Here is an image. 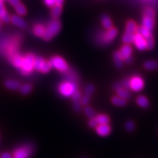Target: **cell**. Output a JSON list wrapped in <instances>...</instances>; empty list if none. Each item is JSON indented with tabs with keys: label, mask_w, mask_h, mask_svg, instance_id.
<instances>
[{
	"label": "cell",
	"mask_w": 158,
	"mask_h": 158,
	"mask_svg": "<svg viewBox=\"0 0 158 158\" xmlns=\"http://www.w3.org/2000/svg\"><path fill=\"white\" fill-rule=\"evenodd\" d=\"M59 92L64 97H72L76 91L78 90V86L75 81L69 80L62 82L58 87Z\"/></svg>",
	"instance_id": "6da1fadb"
},
{
	"label": "cell",
	"mask_w": 158,
	"mask_h": 158,
	"mask_svg": "<svg viewBox=\"0 0 158 158\" xmlns=\"http://www.w3.org/2000/svg\"><path fill=\"white\" fill-rule=\"evenodd\" d=\"M61 28V23L58 19H53L49 22L46 28V32L43 38L46 41H49L60 32Z\"/></svg>",
	"instance_id": "7a4b0ae2"
},
{
	"label": "cell",
	"mask_w": 158,
	"mask_h": 158,
	"mask_svg": "<svg viewBox=\"0 0 158 158\" xmlns=\"http://www.w3.org/2000/svg\"><path fill=\"white\" fill-rule=\"evenodd\" d=\"M35 57L32 54H27L23 57L21 71L24 75H29L34 70V62Z\"/></svg>",
	"instance_id": "3957f363"
},
{
	"label": "cell",
	"mask_w": 158,
	"mask_h": 158,
	"mask_svg": "<svg viewBox=\"0 0 158 158\" xmlns=\"http://www.w3.org/2000/svg\"><path fill=\"white\" fill-rule=\"evenodd\" d=\"M52 68L60 72H66L69 69V65L66 61L61 56H56L52 57L49 61Z\"/></svg>",
	"instance_id": "277c9868"
},
{
	"label": "cell",
	"mask_w": 158,
	"mask_h": 158,
	"mask_svg": "<svg viewBox=\"0 0 158 158\" xmlns=\"http://www.w3.org/2000/svg\"><path fill=\"white\" fill-rule=\"evenodd\" d=\"M34 69L42 73H47L50 71L52 67L49 61H46L42 57H37L34 59Z\"/></svg>",
	"instance_id": "5b68a950"
},
{
	"label": "cell",
	"mask_w": 158,
	"mask_h": 158,
	"mask_svg": "<svg viewBox=\"0 0 158 158\" xmlns=\"http://www.w3.org/2000/svg\"><path fill=\"white\" fill-rule=\"evenodd\" d=\"M33 153V147L31 145L26 144L18 148L15 150L13 158H28Z\"/></svg>",
	"instance_id": "8992f818"
},
{
	"label": "cell",
	"mask_w": 158,
	"mask_h": 158,
	"mask_svg": "<svg viewBox=\"0 0 158 158\" xmlns=\"http://www.w3.org/2000/svg\"><path fill=\"white\" fill-rule=\"evenodd\" d=\"M128 81V88L133 92H138L141 91L144 86V82L140 76H133Z\"/></svg>",
	"instance_id": "52a82bcc"
},
{
	"label": "cell",
	"mask_w": 158,
	"mask_h": 158,
	"mask_svg": "<svg viewBox=\"0 0 158 158\" xmlns=\"http://www.w3.org/2000/svg\"><path fill=\"white\" fill-rule=\"evenodd\" d=\"M118 34L117 30L115 28H111L109 30H107V31L102 34L101 38V42L103 44H109L111 42H113L115 39Z\"/></svg>",
	"instance_id": "ba28073f"
},
{
	"label": "cell",
	"mask_w": 158,
	"mask_h": 158,
	"mask_svg": "<svg viewBox=\"0 0 158 158\" xmlns=\"http://www.w3.org/2000/svg\"><path fill=\"white\" fill-rule=\"evenodd\" d=\"M133 44L135 47L140 51H144L147 49V42L144 37H143L140 34L136 32L135 34Z\"/></svg>",
	"instance_id": "9c48e42d"
},
{
	"label": "cell",
	"mask_w": 158,
	"mask_h": 158,
	"mask_svg": "<svg viewBox=\"0 0 158 158\" xmlns=\"http://www.w3.org/2000/svg\"><path fill=\"white\" fill-rule=\"evenodd\" d=\"M121 55L127 63H130L132 62V49L131 46L128 44H125L124 46H122L119 51Z\"/></svg>",
	"instance_id": "30bf717a"
},
{
	"label": "cell",
	"mask_w": 158,
	"mask_h": 158,
	"mask_svg": "<svg viewBox=\"0 0 158 158\" xmlns=\"http://www.w3.org/2000/svg\"><path fill=\"white\" fill-rule=\"evenodd\" d=\"M115 89L116 90V93L117 95L120 96L123 98L125 99V100H128L129 99L131 96V92L128 91L127 88H124V87H121V85H118V84H115Z\"/></svg>",
	"instance_id": "8fae6325"
},
{
	"label": "cell",
	"mask_w": 158,
	"mask_h": 158,
	"mask_svg": "<svg viewBox=\"0 0 158 158\" xmlns=\"http://www.w3.org/2000/svg\"><path fill=\"white\" fill-rule=\"evenodd\" d=\"M11 22L14 24L21 28H26L27 24L25 21L18 15H13L11 17Z\"/></svg>",
	"instance_id": "7c38bea8"
},
{
	"label": "cell",
	"mask_w": 158,
	"mask_h": 158,
	"mask_svg": "<svg viewBox=\"0 0 158 158\" xmlns=\"http://www.w3.org/2000/svg\"><path fill=\"white\" fill-rule=\"evenodd\" d=\"M96 132L101 136H106L110 134L111 127L109 124L98 125L96 127Z\"/></svg>",
	"instance_id": "4fadbf2b"
},
{
	"label": "cell",
	"mask_w": 158,
	"mask_h": 158,
	"mask_svg": "<svg viewBox=\"0 0 158 158\" xmlns=\"http://www.w3.org/2000/svg\"><path fill=\"white\" fill-rule=\"evenodd\" d=\"M142 26H143L152 31L154 27L155 18L144 15L142 18Z\"/></svg>",
	"instance_id": "5bb4252c"
},
{
	"label": "cell",
	"mask_w": 158,
	"mask_h": 158,
	"mask_svg": "<svg viewBox=\"0 0 158 158\" xmlns=\"http://www.w3.org/2000/svg\"><path fill=\"white\" fill-rule=\"evenodd\" d=\"M0 19H2V22L8 23L11 21V16L7 13L6 8L5 7L3 2L0 1Z\"/></svg>",
	"instance_id": "9a60e30c"
},
{
	"label": "cell",
	"mask_w": 158,
	"mask_h": 158,
	"mask_svg": "<svg viewBox=\"0 0 158 158\" xmlns=\"http://www.w3.org/2000/svg\"><path fill=\"white\" fill-rule=\"evenodd\" d=\"M46 27H44L42 24H36L33 28V33L37 37L43 38L44 34L46 32Z\"/></svg>",
	"instance_id": "2e32d148"
},
{
	"label": "cell",
	"mask_w": 158,
	"mask_h": 158,
	"mask_svg": "<svg viewBox=\"0 0 158 158\" xmlns=\"http://www.w3.org/2000/svg\"><path fill=\"white\" fill-rule=\"evenodd\" d=\"M21 85L19 81L15 80H7L5 82V86H6L9 90H19Z\"/></svg>",
	"instance_id": "e0dca14e"
},
{
	"label": "cell",
	"mask_w": 158,
	"mask_h": 158,
	"mask_svg": "<svg viewBox=\"0 0 158 158\" xmlns=\"http://www.w3.org/2000/svg\"><path fill=\"white\" fill-rule=\"evenodd\" d=\"M137 29H138V27L135 21H132V20H130V21H128L127 23L125 32L135 34L137 32Z\"/></svg>",
	"instance_id": "ac0fdd59"
},
{
	"label": "cell",
	"mask_w": 158,
	"mask_h": 158,
	"mask_svg": "<svg viewBox=\"0 0 158 158\" xmlns=\"http://www.w3.org/2000/svg\"><path fill=\"white\" fill-rule=\"evenodd\" d=\"M101 22L102 26L105 29L109 30L113 28V23L111 21V19L107 15H103L101 17Z\"/></svg>",
	"instance_id": "d6986e66"
},
{
	"label": "cell",
	"mask_w": 158,
	"mask_h": 158,
	"mask_svg": "<svg viewBox=\"0 0 158 158\" xmlns=\"http://www.w3.org/2000/svg\"><path fill=\"white\" fill-rule=\"evenodd\" d=\"M111 102L113 105H115L116 106H118V107L125 106L127 103V100H125V99L117 95L112 97Z\"/></svg>",
	"instance_id": "ffe728a7"
},
{
	"label": "cell",
	"mask_w": 158,
	"mask_h": 158,
	"mask_svg": "<svg viewBox=\"0 0 158 158\" xmlns=\"http://www.w3.org/2000/svg\"><path fill=\"white\" fill-rule=\"evenodd\" d=\"M113 61H114L115 65L117 68L120 69L123 67L124 59H123L119 52H115L113 53Z\"/></svg>",
	"instance_id": "44dd1931"
},
{
	"label": "cell",
	"mask_w": 158,
	"mask_h": 158,
	"mask_svg": "<svg viewBox=\"0 0 158 158\" xmlns=\"http://www.w3.org/2000/svg\"><path fill=\"white\" fill-rule=\"evenodd\" d=\"M62 13V6L55 5L53 7H52L51 15L53 19H58V18L61 16Z\"/></svg>",
	"instance_id": "7402d4cb"
},
{
	"label": "cell",
	"mask_w": 158,
	"mask_h": 158,
	"mask_svg": "<svg viewBox=\"0 0 158 158\" xmlns=\"http://www.w3.org/2000/svg\"><path fill=\"white\" fill-rule=\"evenodd\" d=\"M23 57L19 54H16L11 58V63L15 67L21 69Z\"/></svg>",
	"instance_id": "603a6c76"
},
{
	"label": "cell",
	"mask_w": 158,
	"mask_h": 158,
	"mask_svg": "<svg viewBox=\"0 0 158 158\" xmlns=\"http://www.w3.org/2000/svg\"><path fill=\"white\" fill-rule=\"evenodd\" d=\"M137 104L142 108H148L149 107V101L144 96H139L136 98Z\"/></svg>",
	"instance_id": "cb8c5ba5"
},
{
	"label": "cell",
	"mask_w": 158,
	"mask_h": 158,
	"mask_svg": "<svg viewBox=\"0 0 158 158\" xmlns=\"http://www.w3.org/2000/svg\"><path fill=\"white\" fill-rule=\"evenodd\" d=\"M96 119L98 125H106L110 123V117L105 114H100L96 117Z\"/></svg>",
	"instance_id": "d4e9b609"
},
{
	"label": "cell",
	"mask_w": 158,
	"mask_h": 158,
	"mask_svg": "<svg viewBox=\"0 0 158 158\" xmlns=\"http://www.w3.org/2000/svg\"><path fill=\"white\" fill-rule=\"evenodd\" d=\"M137 32L140 34L141 35H142L143 37H144L146 39L148 38H149L150 36H151L153 35L151 31H150V30H148V28L144 27L143 26L138 27Z\"/></svg>",
	"instance_id": "484cf974"
},
{
	"label": "cell",
	"mask_w": 158,
	"mask_h": 158,
	"mask_svg": "<svg viewBox=\"0 0 158 158\" xmlns=\"http://www.w3.org/2000/svg\"><path fill=\"white\" fill-rule=\"evenodd\" d=\"M135 34H130L125 32L122 37V41L125 44H128L130 45L131 44L133 43V40H134Z\"/></svg>",
	"instance_id": "4316f807"
},
{
	"label": "cell",
	"mask_w": 158,
	"mask_h": 158,
	"mask_svg": "<svg viewBox=\"0 0 158 158\" xmlns=\"http://www.w3.org/2000/svg\"><path fill=\"white\" fill-rule=\"evenodd\" d=\"M32 90V86L30 84H24V85L21 86L19 88L20 92L24 95L28 94Z\"/></svg>",
	"instance_id": "83f0119b"
},
{
	"label": "cell",
	"mask_w": 158,
	"mask_h": 158,
	"mask_svg": "<svg viewBox=\"0 0 158 158\" xmlns=\"http://www.w3.org/2000/svg\"><path fill=\"white\" fill-rule=\"evenodd\" d=\"M15 11L17 14L19 16H24L27 14V8L25 6H24L23 3H20L19 6L15 7Z\"/></svg>",
	"instance_id": "f1b7e54d"
},
{
	"label": "cell",
	"mask_w": 158,
	"mask_h": 158,
	"mask_svg": "<svg viewBox=\"0 0 158 158\" xmlns=\"http://www.w3.org/2000/svg\"><path fill=\"white\" fill-rule=\"evenodd\" d=\"M144 68L147 69V70L152 71V70H154V69H156L157 67V63H156L155 61L149 60L144 63Z\"/></svg>",
	"instance_id": "f546056e"
},
{
	"label": "cell",
	"mask_w": 158,
	"mask_h": 158,
	"mask_svg": "<svg viewBox=\"0 0 158 158\" xmlns=\"http://www.w3.org/2000/svg\"><path fill=\"white\" fill-rule=\"evenodd\" d=\"M85 113L86 114V115L90 118L95 117L96 116V113L92 107H88V106L85 108Z\"/></svg>",
	"instance_id": "4dcf8cb0"
},
{
	"label": "cell",
	"mask_w": 158,
	"mask_h": 158,
	"mask_svg": "<svg viewBox=\"0 0 158 158\" xmlns=\"http://www.w3.org/2000/svg\"><path fill=\"white\" fill-rule=\"evenodd\" d=\"M94 90H95V88L94 86V85H92V84H89V85H88L85 88V94L91 96V95L94 93Z\"/></svg>",
	"instance_id": "1f68e13d"
},
{
	"label": "cell",
	"mask_w": 158,
	"mask_h": 158,
	"mask_svg": "<svg viewBox=\"0 0 158 158\" xmlns=\"http://www.w3.org/2000/svg\"><path fill=\"white\" fill-rule=\"evenodd\" d=\"M147 42V49H152L154 47V36H151L149 38L146 39Z\"/></svg>",
	"instance_id": "d6a6232c"
},
{
	"label": "cell",
	"mask_w": 158,
	"mask_h": 158,
	"mask_svg": "<svg viewBox=\"0 0 158 158\" xmlns=\"http://www.w3.org/2000/svg\"><path fill=\"white\" fill-rule=\"evenodd\" d=\"M125 128L128 132H132L135 128V124L132 121H128L125 123Z\"/></svg>",
	"instance_id": "836d02e7"
},
{
	"label": "cell",
	"mask_w": 158,
	"mask_h": 158,
	"mask_svg": "<svg viewBox=\"0 0 158 158\" xmlns=\"http://www.w3.org/2000/svg\"><path fill=\"white\" fill-rule=\"evenodd\" d=\"M144 15L148 16V17H151L153 18H155L156 16V13L154 10L151 7H147L145 9L144 11Z\"/></svg>",
	"instance_id": "e575fe53"
},
{
	"label": "cell",
	"mask_w": 158,
	"mask_h": 158,
	"mask_svg": "<svg viewBox=\"0 0 158 158\" xmlns=\"http://www.w3.org/2000/svg\"><path fill=\"white\" fill-rule=\"evenodd\" d=\"M90 96L85 94L81 98V102L82 105L87 106L89 103V102H90Z\"/></svg>",
	"instance_id": "d590c367"
},
{
	"label": "cell",
	"mask_w": 158,
	"mask_h": 158,
	"mask_svg": "<svg viewBox=\"0 0 158 158\" xmlns=\"http://www.w3.org/2000/svg\"><path fill=\"white\" fill-rule=\"evenodd\" d=\"M81 101H75L73 102V110L76 112L80 111L81 109Z\"/></svg>",
	"instance_id": "8d00e7d4"
},
{
	"label": "cell",
	"mask_w": 158,
	"mask_h": 158,
	"mask_svg": "<svg viewBox=\"0 0 158 158\" xmlns=\"http://www.w3.org/2000/svg\"><path fill=\"white\" fill-rule=\"evenodd\" d=\"M81 98H82L81 93L80 92H78V90L76 91L75 93H74V94L72 96V98H73V102L81 101Z\"/></svg>",
	"instance_id": "74e56055"
},
{
	"label": "cell",
	"mask_w": 158,
	"mask_h": 158,
	"mask_svg": "<svg viewBox=\"0 0 158 158\" xmlns=\"http://www.w3.org/2000/svg\"><path fill=\"white\" fill-rule=\"evenodd\" d=\"M88 125H89V126H90L92 128H95V127H96L98 125V122H97V121L96 119V117L90 118V120L89 121Z\"/></svg>",
	"instance_id": "f35d334b"
},
{
	"label": "cell",
	"mask_w": 158,
	"mask_h": 158,
	"mask_svg": "<svg viewBox=\"0 0 158 158\" xmlns=\"http://www.w3.org/2000/svg\"><path fill=\"white\" fill-rule=\"evenodd\" d=\"M44 2L48 7L51 8L56 5V0H44Z\"/></svg>",
	"instance_id": "ab89813d"
},
{
	"label": "cell",
	"mask_w": 158,
	"mask_h": 158,
	"mask_svg": "<svg viewBox=\"0 0 158 158\" xmlns=\"http://www.w3.org/2000/svg\"><path fill=\"white\" fill-rule=\"evenodd\" d=\"M9 3L11 5V6H13L14 8L17 7V6L21 3V2H20V0H7Z\"/></svg>",
	"instance_id": "60d3db41"
},
{
	"label": "cell",
	"mask_w": 158,
	"mask_h": 158,
	"mask_svg": "<svg viewBox=\"0 0 158 158\" xmlns=\"http://www.w3.org/2000/svg\"><path fill=\"white\" fill-rule=\"evenodd\" d=\"M0 158H13V156L7 152H4L0 156Z\"/></svg>",
	"instance_id": "b9f144b4"
},
{
	"label": "cell",
	"mask_w": 158,
	"mask_h": 158,
	"mask_svg": "<svg viewBox=\"0 0 158 158\" xmlns=\"http://www.w3.org/2000/svg\"><path fill=\"white\" fill-rule=\"evenodd\" d=\"M56 5H58V6H61L63 4L64 0H56Z\"/></svg>",
	"instance_id": "7bdbcfd3"
},
{
	"label": "cell",
	"mask_w": 158,
	"mask_h": 158,
	"mask_svg": "<svg viewBox=\"0 0 158 158\" xmlns=\"http://www.w3.org/2000/svg\"><path fill=\"white\" fill-rule=\"evenodd\" d=\"M2 19H0V30H1V28H2Z\"/></svg>",
	"instance_id": "ee69618b"
},
{
	"label": "cell",
	"mask_w": 158,
	"mask_h": 158,
	"mask_svg": "<svg viewBox=\"0 0 158 158\" xmlns=\"http://www.w3.org/2000/svg\"><path fill=\"white\" fill-rule=\"evenodd\" d=\"M0 1H2V2H3V1H4V0H0Z\"/></svg>",
	"instance_id": "f6af8a7d"
},
{
	"label": "cell",
	"mask_w": 158,
	"mask_h": 158,
	"mask_svg": "<svg viewBox=\"0 0 158 158\" xmlns=\"http://www.w3.org/2000/svg\"><path fill=\"white\" fill-rule=\"evenodd\" d=\"M82 158H88V157H82Z\"/></svg>",
	"instance_id": "bcb514c9"
},
{
	"label": "cell",
	"mask_w": 158,
	"mask_h": 158,
	"mask_svg": "<svg viewBox=\"0 0 158 158\" xmlns=\"http://www.w3.org/2000/svg\"><path fill=\"white\" fill-rule=\"evenodd\" d=\"M157 67H158V63H157Z\"/></svg>",
	"instance_id": "7dc6e473"
}]
</instances>
